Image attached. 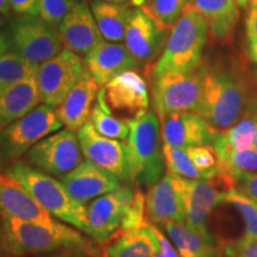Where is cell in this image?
Segmentation results:
<instances>
[{
  "mask_svg": "<svg viewBox=\"0 0 257 257\" xmlns=\"http://www.w3.org/2000/svg\"><path fill=\"white\" fill-rule=\"evenodd\" d=\"M233 188V176L227 170L208 180L185 179L186 221L197 229L207 230L206 223L212 211L223 204L226 193Z\"/></svg>",
  "mask_w": 257,
  "mask_h": 257,
  "instance_id": "cell-11",
  "label": "cell"
},
{
  "mask_svg": "<svg viewBox=\"0 0 257 257\" xmlns=\"http://www.w3.org/2000/svg\"><path fill=\"white\" fill-rule=\"evenodd\" d=\"M102 2H107V3H113V4H131V0H102Z\"/></svg>",
  "mask_w": 257,
  "mask_h": 257,
  "instance_id": "cell-49",
  "label": "cell"
},
{
  "mask_svg": "<svg viewBox=\"0 0 257 257\" xmlns=\"http://www.w3.org/2000/svg\"><path fill=\"white\" fill-rule=\"evenodd\" d=\"M202 94V69L154 76L153 101L159 118L178 111L198 112Z\"/></svg>",
  "mask_w": 257,
  "mask_h": 257,
  "instance_id": "cell-7",
  "label": "cell"
},
{
  "mask_svg": "<svg viewBox=\"0 0 257 257\" xmlns=\"http://www.w3.org/2000/svg\"><path fill=\"white\" fill-rule=\"evenodd\" d=\"M185 179L167 174L149 188L147 195V218L156 224L186 221Z\"/></svg>",
  "mask_w": 257,
  "mask_h": 257,
  "instance_id": "cell-16",
  "label": "cell"
},
{
  "mask_svg": "<svg viewBox=\"0 0 257 257\" xmlns=\"http://www.w3.org/2000/svg\"><path fill=\"white\" fill-rule=\"evenodd\" d=\"M252 148H255V149H257V133H256V136H255V141H253Z\"/></svg>",
  "mask_w": 257,
  "mask_h": 257,
  "instance_id": "cell-52",
  "label": "cell"
},
{
  "mask_svg": "<svg viewBox=\"0 0 257 257\" xmlns=\"http://www.w3.org/2000/svg\"><path fill=\"white\" fill-rule=\"evenodd\" d=\"M191 160L201 170L206 180L226 170L212 146H197L186 148Z\"/></svg>",
  "mask_w": 257,
  "mask_h": 257,
  "instance_id": "cell-35",
  "label": "cell"
},
{
  "mask_svg": "<svg viewBox=\"0 0 257 257\" xmlns=\"http://www.w3.org/2000/svg\"><path fill=\"white\" fill-rule=\"evenodd\" d=\"M224 168L229 173L232 172H257V149L231 150L220 159Z\"/></svg>",
  "mask_w": 257,
  "mask_h": 257,
  "instance_id": "cell-36",
  "label": "cell"
},
{
  "mask_svg": "<svg viewBox=\"0 0 257 257\" xmlns=\"http://www.w3.org/2000/svg\"><path fill=\"white\" fill-rule=\"evenodd\" d=\"M57 32L63 46L79 55H87L102 41L94 15L85 0L75 2L61 21Z\"/></svg>",
  "mask_w": 257,
  "mask_h": 257,
  "instance_id": "cell-17",
  "label": "cell"
},
{
  "mask_svg": "<svg viewBox=\"0 0 257 257\" xmlns=\"http://www.w3.org/2000/svg\"><path fill=\"white\" fill-rule=\"evenodd\" d=\"M68 194L76 201L87 202L120 187V179L86 159L60 179Z\"/></svg>",
  "mask_w": 257,
  "mask_h": 257,
  "instance_id": "cell-18",
  "label": "cell"
},
{
  "mask_svg": "<svg viewBox=\"0 0 257 257\" xmlns=\"http://www.w3.org/2000/svg\"><path fill=\"white\" fill-rule=\"evenodd\" d=\"M38 64L25 60L15 49L0 57V92L35 75Z\"/></svg>",
  "mask_w": 257,
  "mask_h": 257,
  "instance_id": "cell-30",
  "label": "cell"
},
{
  "mask_svg": "<svg viewBox=\"0 0 257 257\" xmlns=\"http://www.w3.org/2000/svg\"><path fill=\"white\" fill-rule=\"evenodd\" d=\"M150 230H152L154 242H155V252L153 257H180L178 250L167 237L157 229L155 225L150 224Z\"/></svg>",
  "mask_w": 257,
  "mask_h": 257,
  "instance_id": "cell-41",
  "label": "cell"
},
{
  "mask_svg": "<svg viewBox=\"0 0 257 257\" xmlns=\"http://www.w3.org/2000/svg\"><path fill=\"white\" fill-rule=\"evenodd\" d=\"M252 74H253V80H255V82L257 83V64H255V67H253Z\"/></svg>",
  "mask_w": 257,
  "mask_h": 257,
  "instance_id": "cell-51",
  "label": "cell"
},
{
  "mask_svg": "<svg viewBox=\"0 0 257 257\" xmlns=\"http://www.w3.org/2000/svg\"><path fill=\"white\" fill-rule=\"evenodd\" d=\"M146 217L147 198L140 189H137L125 208L123 219L120 223L121 233H136L142 230L148 224Z\"/></svg>",
  "mask_w": 257,
  "mask_h": 257,
  "instance_id": "cell-34",
  "label": "cell"
},
{
  "mask_svg": "<svg viewBox=\"0 0 257 257\" xmlns=\"http://www.w3.org/2000/svg\"><path fill=\"white\" fill-rule=\"evenodd\" d=\"M221 257H257V238H242L223 244Z\"/></svg>",
  "mask_w": 257,
  "mask_h": 257,
  "instance_id": "cell-38",
  "label": "cell"
},
{
  "mask_svg": "<svg viewBox=\"0 0 257 257\" xmlns=\"http://www.w3.org/2000/svg\"><path fill=\"white\" fill-rule=\"evenodd\" d=\"M89 118L95 130L102 136L113 138V140H126L127 138L128 123L115 117V114L110 110L106 102L104 87L99 89L95 105Z\"/></svg>",
  "mask_w": 257,
  "mask_h": 257,
  "instance_id": "cell-29",
  "label": "cell"
},
{
  "mask_svg": "<svg viewBox=\"0 0 257 257\" xmlns=\"http://www.w3.org/2000/svg\"><path fill=\"white\" fill-rule=\"evenodd\" d=\"M180 257H221V248L208 230H200L187 221L162 224Z\"/></svg>",
  "mask_w": 257,
  "mask_h": 257,
  "instance_id": "cell-22",
  "label": "cell"
},
{
  "mask_svg": "<svg viewBox=\"0 0 257 257\" xmlns=\"http://www.w3.org/2000/svg\"><path fill=\"white\" fill-rule=\"evenodd\" d=\"M188 0H152L142 9L163 30L172 29L182 15Z\"/></svg>",
  "mask_w": 257,
  "mask_h": 257,
  "instance_id": "cell-32",
  "label": "cell"
},
{
  "mask_svg": "<svg viewBox=\"0 0 257 257\" xmlns=\"http://www.w3.org/2000/svg\"><path fill=\"white\" fill-rule=\"evenodd\" d=\"M22 257H34V256H22ZM49 257H67V255H59V256H49Z\"/></svg>",
  "mask_w": 257,
  "mask_h": 257,
  "instance_id": "cell-53",
  "label": "cell"
},
{
  "mask_svg": "<svg viewBox=\"0 0 257 257\" xmlns=\"http://www.w3.org/2000/svg\"><path fill=\"white\" fill-rule=\"evenodd\" d=\"M85 69L79 54L61 50L53 59L38 64L36 81L41 102L57 108L79 81Z\"/></svg>",
  "mask_w": 257,
  "mask_h": 257,
  "instance_id": "cell-9",
  "label": "cell"
},
{
  "mask_svg": "<svg viewBox=\"0 0 257 257\" xmlns=\"http://www.w3.org/2000/svg\"><path fill=\"white\" fill-rule=\"evenodd\" d=\"M155 242L148 223L136 233H121L107 248V257H153Z\"/></svg>",
  "mask_w": 257,
  "mask_h": 257,
  "instance_id": "cell-28",
  "label": "cell"
},
{
  "mask_svg": "<svg viewBox=\"0 0 257 257\" xmlns=\"http://www.w3.org/2000/svg\"><path fill=\"white\" fill-rule=\"evenodd\" d=\"M234 189L257 202V172H232Z\"/></svg>",
  "mask_w": 257,
  "mask_h": 257,
  "instance_id": "cell-39",
  "label": "cell"
},
{
  "mask_svg": "<svg viewBox=\"0 0 257 257\" xmlns=\"http://www.w3.org/2000/svg\"><path fill=\"white\" fill-rule=\"evenodd\" d=\"M224 202L238 211L244 223V236L249 238H257V202L246 198L234 188L226 193Z\"/></svg>",
  "mask_w": 257,
  "mask_h": 257,
  "instance_id": "cell-33",
  "label": "cell"
},
{
  "mask_svg": "<svg viewBox=\"0 0 257 257\" xmlns=\"http://www.w3.org/2000/svg\"><path fill=\"white\" fill-rule=\"evenodd\" d=\"M67 257H95L91 255V253H86V252H72L69 255H67Z\"/></svg>",
  "mask_w": 257,
  "mask_h": 257,
  "instance_id": "cell-48",
  "label": "cell"
},
{
  "mask_svg": "<svg viewBox=\"0 0 257 257\" xmlns=\"http://www.w3.org/2000/svg\"><path fill=\"white\" fill-rule=\"evenodd\" d=\"M0 214L48 227H57L61 224L29 193L5 185H0Z\"/></svg>",
  "mask_w": 257,
  "mask_h": 257,
  "instance_id": "cell-23",
  "label": "cell"
},
{
  "mask_svg": "<svg viewBox=\"0 0 257 257\" xmlns=\"http://www.w3.org/2000/svg\"><path fill=\"white\" fill-rule=\"evenodd\" d=\"M202 94L198 113L214 130L225 131L242 117L257 93L238 61L201 63Z\"/></svg>",
  "mask_w": 257,
  "mask_h": 257,
  "instance_id": "cell-1",
  "label": "cell"
},
{
  "mask_svg": "<svg viewBox=\"0 0 257 257\" xmlns=\"http://www.w3.org/2000/svg\"><path fill=\"white\" fill-rule=\"evenodd\" d=\"M62 125L54 107L38 105L0 130V159L4 162H15L43 138L59 131Z\"/></svg>",
  "mask_w": 257,
  "mask_h": 257,
  "instance_id": "cell-6",
  "label": "cell"
},
{
  "mask_svg": "<svg viewBox=\"0 0 257 257\" xmlns=\"http://www.w3.org/2000/svg\"><path fill=\"white\" fill-rule=\"evenodd\" d=\"M245 21L246 37H248V54L252 62L257 64V2L252 3L248 9Z\"/></svg>",
  "mask_w": 257,
  "mask_h": 257,
  "instance_id": "cell-40",
  "label": "cell"
},
{
  "mask_svg": "<svg viewBox=\"0 0 257 257\" xmlns=\"http://www.w3.org/2000/svg\"><path fill=\"white\" fill-rule=\"evenodd\" d=\"M0 257H3V226H2V218H0Z\"/></svg>",
  "mask_w": 257,
  "mask_h": 257,
  "instance_id": "cell-50",
  "label": "cell"
},
{
  "mask_svg": "<svg viewBox=\"0 0 257 257\" xmlns=\"http://www.w3.org/2000/svg\"><path fill=\"white\" fill-rule=\"evenodd\" d=\"M257 133V94L244 111L242 117L225 131H217L211 146L219 159L231 150L251 148Z\"/></svg>",
  "mask_w": 257,
  "mask_h": 257,
  "instance_id": "cell-26",
  "label": "cell"
},
{
  "mask_svg": "<svg viewBox=\"0 0 257 257\" xmlns=\"http://www.w3.org/2000/svg\"><path fill=\"white\" fill-rule=\"evenodd\" d=\"M191 4L205 19L214 40L220 43L231 41L239 18L236 0H192Z\"/></svg>",
  "mask_w": 257,
  "mask_h": 257,
  "instance_id": "cell-25",
  "label": "cell"
},
{
  "mask_svg": "<svg viewBox=\"0 0 257 257\" xmlns=\"http://www.w3.org/2000/svg\"><path fill=\"white\" fill-rule=\"evenodd\" d=\"M78 137L86 159L120 180L130 179L125 144L102 136L95 130L91 120H87L79 128Z\"/></svg>",
  "mask_w": 257,
  "mask_h": 257,
  "instance_id": "cell-14",
  "label": "cell"
},
{
  "mask_svg": "<svg viewBox=\"0 0 257 257\" xmlns=\"http://www.w3.org/2000/svg\"><path fill=\"white\" fill-rule=\"evenodd\" d=\"M152 0H131V5H134L135 8L143 9L144 6H147Z\"/></svg>",
  "mask_w": 257,
  "mask_h": 257,
  "instance_id": "cell-46",
  "label": "cell"
},
{
  "mask_svg": "<svg viewBox=\"0 0 257 257\" xmlns=\"http://www.w3.org/2000/svg\"><path fill=\"white\" fill-rule=\"evenodd\" d=\"M100 87L89 70L83 69L79 81L56 108L57 117L67 128L78 131L88 120Z\"/></svg>",
  "mask_w": 257,
  "mask_h": 257,
  "instance_id": "cell-20",
  "label": "cell"
},
{
  "mask_svg": "<svg viewBox=\"0 0 257 257\" xmlns=\"http://www.w3.org/2000/svg\"><path fill=\"white\" fill-rule=\"evenodd\" d=\"M75 0H38V16L42 21L50 27H59L61 21L64 18Z\"/></svg>",
  "mask_w": 257,
  "mask_h": 257,
  "instance_id": "cell-37",
  "label": "cell"
},
{
  "mask_svg": "<svg viewBox=\"0 0 257 257\" xmlns=\"http://www.w3.org/2000/svg\"><path fill=\"white\" fill-rule=\"evenodd\" d=\"M161 124L154 111L128 121L126 154L128 162V181L152 187L165 173V154L162 147Z\"/></svg>",
  "mask_w": 257,
  "mask_h": 257,
  "instance_id": "cell-5",
  "label": "cell"
},
{
  "mask_svg": "<svg viewBox=\"0 0 257 257\" xmlns=\"http://www.w3.org/2000/svg\"><path fill=\"white\" fill-rule=\"evenodd\" d=\"M86 67L96 82L105 86L114 76L125 70L136 69L140 64L134 59L125 44L102 40L86 55Z\"/></svg>",
  "mask_w": 257,
  "mask_h": 257,
  "instance_id": "cell-21",
  "label": "cell"
},
{
  "mask_svg": "<svg viewBox=\"0 0 257 257\" xmlns=\"http://www.w3.org/2000/svg\"><path fill=\"white\" fill-rule=\"evenodd\" d=\"M163 144L172 147L211 146L216 136L207 120L194 111H178L159 118Z\"/></svg>",
  "mask_w": 257,
  "mask_h": 257,
  "instance_id": "cell-15",
  "label": "cell"
},
{
  "mask_svg": "<svg viewBox=\"0 0 257 257\" xmlns=\"http://www.w3.org/2000/svg\"><path fill=\"white\" fill-rule=\"evenodd\" d=\"M236 2H237V4L240 6V8H246V9H248L249 6L252 4V3L257 2V0H236Z\"/></svg>",
  "mask_w": 257,
  "mask_h": 257,
  "instance_id": "cell-47",
  "label": "cell"
},
{
  "mask_svg": "<svg viewBox=\"0 0 257 257\" xmlns=\"http://www.w3.org/2000/svg\"><path fill=\"white\" fill-rule=\"evenodd\" d=\"M12 47L25 60L40 64L62 50V41L53 27L34 16H18L10 24Z\"/></svg>",
  "mask_w": 257,
  "mask_h": 257,
  "instance_id": "cell-10",
  "label": "cell"
},
{
  "mask_svg": "<svg viewBox=\"0 0 257 257\" xmlns=\"http://www.w3.org/2000/svg\"><path fill=\"white\" fill-rule=\"evenodd\" d=\"M163 154L169 174L188 180H206L201 170L193 163L186 148L163 144Z\"/></svg>",
  "mask_w": 257,
  "mask_h": 257,
  "instance_id": "cell-31",
  "label": "cell"
},
{
  "mask_svg": "<svg viewBox=\"0 0 257 257\" xmlns=\"http://www.w3.org/2000/svg\"><path fill=\"white\" fill-rule=\"evenodd\" d=\"M5 173L19 188L40 202L51 216L86 232L87 206L70 197L60 180L21 161L11 162Z\"/></svg>",
  "mask_w": 257,
  "mask_h": 257,
  "instance_id": "cell-3",
  "label": "cell"
},
{
  "mask_svg": "<svg viewBox=\"0 0 257 257\" xmlns=\"http://www.w3.org/2000/svg\"><path fill=\"white\" fill-rule=\"evenodd\" d=\"M11 12V8H10L8 0H0V15L9 16Z\"/></svg>",
  "mask_w": 257,
  "mask_h": 257,
  "instance_id": "cell-44",
  "label": "cell"
},
{
  "mask_svg": "<svg viewBox=\"0 0 257 257\" xmlns=\"http://www.w3.org/2000/svg\"><path fill=\"white\" fill-rule=\"evenodd\" d=\"M12 48V42L10 34L5 31H0V57L4 54L8 53L9 50H11Z\"/></svg>",
  "mask_w": 257,
  "mask_h": 257,
  "instance_id": "cell-43",
  "label": "cell"
},
{
  "mask_svg": "<svg viewBox=\"0 0 257 257\" xmlns=\"http://www.w3.org/2000/svg\"><path fill=\"white\" fill-rule=\"evenodd\" d=\"M104 91L110 110L127 123L149 111L147 82L137 70H125L114 76L104 86Z\"/></svg>",
  "mask_w": 257,
  "mask_h": 257,
  "instance_id": "cell-12",
  "label": "cell"
},
{
  "mask_svg": "<svg viewBox=\"0 0 257 257\" xmlns=\"http://www.w3.org/2000/svg\"><path fill=\"white\" fill-rule=\"evenodd\" d=\"M40 102L36 74L0 92V130L24 117Z\"/></svg>",
  "mask_w": 257,
  "mask_h": 257,
  "instance_id": "cell-24",
  "label": "cell"
},
{
  "mask_svg": "<svg viewBox=\"0 0 257 257\" xmlns=\"http://www.w3.org/2000/svg\"><path fill=\"white\" fill-rule=\"evenodd\" d=\"M165 41V30L142 9L134 8L125 31V47L138 64L153 61Z\"/></svg>",
  "mask_w": 257,
  "mask_h": 257,
  "instance_id": "cell-19",
  "label": "cell"
},
{
  "mask_svg": "<svg viewBox=\"0 0 257 257\" xmlns=\"http://www.w3.org/2000/svg\"><path fill=\"white\" fill-rule=\"evenodd\" d=\"M0 185L11 186V187H18V185L16 184L14 180L8 178V176H3L2 174H0Z\"/></svg>",
  "mask_w": 257,
  "mask_h": 257,
  "instance_id": "cell-45",
  "label": "cell"
},
{
  "mask_svg": "<svg viewBox=\"0 0 257 257\" xmlns=\"http://www.w3.org/2000/svg\"><path fill=\"white\" fill-rule=\"evenodd\" d=\"M208 27L191 3L170 29V35L159 61L154 66V76L167 73H189L201 64L207 42Z\"/></svg>",
  "mask_w": 257,
  "mask_h": 257,
  "instance_id": "cell-4",
  "label": "cell"
},
{
  "mask_svg": "<svg viewBox=\"0 0 257 257\" xmlns=\"http://www.w3.org/2000/svg\"><path fill=\"white\" fill-rule=\"evenodd\" d=\"M134 193L127 186H120L94 199L87 206V229L85 233L99 243L108 242L119 229L125 208Z\"/></svg>",
  "mask_w": 257,
  "mask_h": 257,
  "instance_id": "cell-13",
  "label": "cell"
},
{
  "mask_svg": "<svg viewBox=\"0 0 257 257\" xmlns=\"http://www.w3.org/2000/svg\"><path fill=\"white\" fill-rule=\"evenodd\" d=\"M11 11L18 16H38V0H8Z\"/></svg>",
  "mask_w": 257,
  "mask_h": 257,
  "instance_id": "cell-42",
  "label": "cell"
},
{
  "mask_svg": "<svg viewBox=\"0 0 257 257\" xmlns=\"http://www.w3.org/2000/svg\"><path fill=\"white\" fill-rule=\"evenodd\" d=\"M133 9L130 4H113L102 0H94L92 3V12L105 41L114 43L124 41Z\"/></svg>",
  "mask_w": 257,
  "mask_h": 257,
  "instance_id": "cell-27",
  "label": "cell"
},
{
  "mask_svg": "<svg viewBox=\"0 0 257 257\" xmlns=\"http://www.w3.org/2000/svg\"><path fill=\"white\" fill-rule=\"evenodd\" d=\"M3 226V257L34 256L59 250L96 256L98 250L78 231L64 224L57 227L29 223L0 214Z\"/></svg>",
  "mask_w": 257,
  "mask_h": 257,
  "instance_id": "cell-2",
  "label": "cell"
},
{
  "mask_svg": "<svg viewBox=\"0 0 257 257\" xmlns=\"http://www.w3.org/2000/svg\"><path fill=\"white\" fill-rule=\"evenodd\" d=\"M82 155L78 134L64 128L35 144L27 153V161L34 168L61 179L82 162Z\"/></svg>",
  "mask_w": 257,
  "mask_h": 257,
  "instance_id": "cell-8",
  "label": "cell"
},
{
  "mask_svg": "<svg viewBox=\"0 0 257 257\" xmlns=\"http://www.w3.org/2000/svg\"><path fill=\"white\" fill-rule=\"evenodd\" d=\"M3 25V18H2V16H0V27H2Z\"/></svg>",
  "mask_w": 257,
  "mask_h": 257,
  "instance_id": "cell-54",
  "label": "cell"
}]
</instances>
